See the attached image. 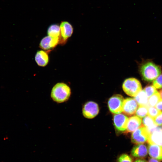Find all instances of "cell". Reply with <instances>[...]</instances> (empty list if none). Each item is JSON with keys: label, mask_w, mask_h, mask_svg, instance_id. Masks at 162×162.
Instances as JSON below:
<instances>
[{"label": "cell", "mask_w": 162, "mask_h": 162, "mask_svg": "<svg viewBox=\"0 0 162 162\" xmlns=\"http://www.w3.org/2000/svg\"><path fill=\"white\" fill-rule=\"evenodd\" d=\"M124 100L123 97L119 94H114L110 98L108 103L110 112L116 114L122 112Z\"/></svg>", "instance_id": "277c9868"}, {"label": "cell", "mask_w": 162, "mask_h": 162, "mask_svg": "<svg viewBox=\"0 0 162 162\" xmlns=\"http://www.w3.org/2000/svg\"><path fill=\"white\" fill-rule=\"evenodd\" d=\"M162 129L158 127L157 129L151 133L147 140L149 144H154L162 146Z\"/></svg>", "instance_id": "8fae6325"}, {"label": "cell", "mask_w": 162, "mask_h": 162, "mask_svg": "<svg viewBox=\"0 0 162 162\" xmlns=\"http://www.w3.org/2000/svg\"><path fill=\"white\" fill-rule=\"evenodd\" d=\"M138 104L134 98H126L124 100L123 112L128 116L134 115L138 108Z\"/></svg>", "instance_id": "ba28073f"}, {"label": "cell", "mask_w": 162, "mask_h": 162, "mask_svg": "<svg viewBox=\"0 0 162 162\" xmlns=\"http://www.w3.org/2000/svg\"><path fill=\"white\" fill-rule=\"evenodd\" d=\"M148 153V150L146 146L143 144H137L134 146L131 152L132 156L138 158L145 157Z\"/></svg>", "instance_id": "7c38bea8"}, {"label": "cell", "mask_w": 162, "mask_h": 162, "mask_svg": "<svg viewBox=\"0 0 162 162\" xmlns=\"http://www.w3.org/2000/svg\"><path fill=\"white\" fill-rule=\"evenodd\" d=\"M161 111L158 110L154 106H149L148 108V115L154 119Z\"/></svg>", "instance_id": "7402d4cb"}, {"label": "cell", "mask_w": 162, "mask_h": 162, "mask_svg": "<svg viewBox=\"0 0 162 162\" xmlns=\"http://www.w3.org/2000/svg\"><path fill=\"white\" fill-rule=\"evenodd\" d=\"M159 93L160 95V98L162 99V90H160L159 92Z\"/></svg>", "instance_id": "f1b7e54d"}, {"label": "cell", "mask_w": 162, "mask_h": 162, "mask_svg": "<svg viewBox=\"0 0 162 162\" xmlns=\"http://www.w3.org/2000/svg\"><path fill=\"white\" fill-rule=\"evenodd\" d=\"M153 86L157 89L162 87V74L159 75L153 81Z\"/></svg>", "instance_id": "603a6c76"}, {"label": "cell", "mask_w": 162, "mask_h": 162, "mask_svg": "<svg viewBox=\"0 0 162 162\" xmlns=\"http://www.w3.org/2000/svg\"><path fill=\"white\" fill-rule=\"evenodd\" d=\"M71 94L70 87L65 83L59 82L52 88L51 97L55 101L61 103L67 101Z\"/></svg>", "instance_id": "7a4b0ae2"}, {"label": "cell", "mask_w": 162, "mask_h": 162, "mask_svg": "<svg viewBox=\"0 0 162 162\" xmlns=\"http://www.w3.org/2000/svg\"><path fill=\"white\" fill-rule=\"evenodd\" d=\"M148 152L152 158L158 160H162V146L154 144H149Z\"/></svg>", "instance_id": "4fadbf2b"}, {"label": "cell", "mask_w": 162, "mask_h": 162, "mask_svg": "<svg viewBox=\"0 0 162 162\" xmlns=\"http://www.w3.org/2000/svg\"><path fill=\"white\" fill-rule=\"evenodd\" d=\"M35 60L37 64L41 67H45L49 62V58L46 52L41 50L36 52Z\"/></svg>", "instance_id": "9a60e30c"}, {"label": "cell", "mask_w": 162, "mask_h": 162, "mask_svg": "<svg viewBox=\"0 0 162 162\" xmlns=\"http://www.w3.org/2000/svg\"><path fill=\"white\" fill-rule=\"evenodd\" d=\"M118 162H132V160L131 157L127 154H123L118 158Z\"/></svg>", "instance_id": "cb8c5ba5"}, {"label": "cell", "mask_w": 162, "mask_h": 162, "mask_svg": "<svg viewBox=\"0 0 162 162\" xmlns=\"http://www.w3.org/2000/svg\"></svg>", "instance_id": "4dcf8cb0"}, {"label": "cell", "mask_w": 162, "mask_h": 162, "mask_svg": "<svg viewBox=\"0 0 162 162\" xmlns=\"http://www.w3.org/2000/svg\"><path fill=\"white\" fill-rule=\"evenodd\" d=\"M129 118L124 115L119 113L114 116V125L116 129L119 131L127 130Z\"/></svg>", "instance_id": "9c48e42d"}, {"label": "cell", "mask_w": 162, "mask_h": 162, "mask_svg": "<svg viewBox=\"0 0 162 162\" xmlns=\"http://www.w3.org/2000/svg\"><path fill=\"white\" fill-rule=\"evenodd\" d=\"M134 162H146V161L144 159H139L136 160Z\"/></svg>", "instance_id": "83f0119b"}, {"label": "cell", "mask_w": 162, "mask_h": 162, "mask_svg": "<svg viewBox=\"0 0 162 162\" xmlns=\"http://www.w3.org/2000/svg\"><path fill=\"white\" fill-rule=\"evenodd\" d=\"M148 98L143 89L140 91L134 97V98L139 106H145L148 108L149 106Z\"/></svg>", "instance_id": "2e32d148"}, {"label": "cell", "mask_w": 162, "mask_h": 162, "mask_svg": "<svg viewBox=\"0 0 162 162\" xmlns=\"http://www.w3.org/2000/svg\"><path fill=\"white\" fill-rule=\"evenodd\" d=\"M59 38H52L46 36L42 39L40 43V47L42 49L47 50L55 47L59 43Z\"/></svg>", "instance_id": "30bf717a"}, {"label": "cell", "mask_w": 162, "mask_h": 162, "mask_svg": "<svg viewBox=\"0 0 162 162\" xmlns=\"http://www.w3.org/2000/svg\"><path fill=\"white\" fill-rule=\"evenodd\" d=\"M155 107L158 110L162 111V99H160L155 105Z\"/></svg>", "instance_id": "484cf974"}, {"label": "cell", "mask_w": 162, "mask_h": 162, "mask_svg": "<svg viewBox=\"0 0 162 162\" xmlns=\"http://www.w3.org/2000/svg\"><path fill=\"white\" fill-rule=\"evenodd\" d=\"M148 162H159V160L155 159H154L152 158H150Z\"/></svg>", "instance_id": "4316f807"}, {"label": "cell", "mask_w": 162, "mask_h": 162, "mask_svg": "<svg viewBox=\"0 0 162 162\" xmlns=\"http://www.w3.org/2000/svg\"><path fill=\"white\" fill-rule=\"evenodd\" d=\"M47 33L48 36L52 37L60 38L61 32L60 26L57 24L51 25L48 28Z\"/></svg>", "instance_id": "ac0fdd59"}, {"label": "cell", "mask_w": 162, "mask_h": 162, "mask_svg": "<svg viewBox=\"0 0 162 162\" xmlns=\"http://www.w3.org/2000/svg\"><path fill=\"white\" fill-rule=\"evenodd\" d=\"M143 125L146 127L150 134L156 130L158 128L154 119L149 116L144 117L142 120Z\"/></svg>", "instance_id": "e0dca14e"}, {"label": "cell", "mask_w": 162, "mask_h": 162, "mask_svg": "<svg viewBox=\"0 0 162 162\" xmlns=\"http://www.w3.org/2000/svg\"><path fill=\"white\" fill-rule=\"evenodd\" d=\"M150 134L147 128L142 125L132 133L131 141L136 144H143L147 141Z\"/></svg>", "instance_id": "5b68a950"}, {"label": "cell", "mask_w": 162, "mask_h": 162, "mask_svg": "<svg viewBox=\"0 0 162 162\" xmlns=\"http://www.w3.org/2000/svg\"><path fill=\"white\" fill-rule=\"evenodd\" d=\"M122 89L128 95L135 97L142 90V86L140 82L134 78L126 79L122 86Z\"/></svg>", "instance_id": "3957f363"}, {"label": "cell", "mask_w": 162, "mask_h": 162, "mask_svg": "<svg viewBox=\"0 0 162 162\" xmlns=\"http://www.w3.org/2000/svg\"><path fill=\"white\" fill-rule=\"evenodd\" d=\"M61 37L59 42L64 43L72 35L73 28L72 25L67 21H63L60 26Z\"/></svg>", "instance_id": "52a82bcc"}, {"label": "cell", "mask_w": 162, "mask_h": 162, "mask_svg": "<svg viewBox=\"0 0 162 162\" xmlns=\"http://www.w3.org/2000/svg\"><path fill=\"white\" fill-rule=\"evenodd\" d=\"M144 90L148 98L158 92L156 88L153 86L151 85L146 86Z\"/></svg>", "instance_id": "44dd1931"}, {"label": "cell", "mask_w": 162, "mask_h": 162, "mask_svg": "<svg viewBox=\"0 0 162 162\" xmlns=\"http://www.w3.org/2000/svg\"><path fill=\"white\" fill-rule=\"evenodd\" d=\"M99 108L98 104L93 101H90L86 103L82 109L83 116L88 118H92L98 113Z\"/></svg>", "instance_id": "8992f818"}, {"label": "cell", "mask_w": 162, "mask_h": 162, "mask_svg": "<svg viewBox=\"0 0 162 162\" xmlns=\"http://www.w3.org/2000/svg\"><path fill=\"white\" fill-rule=\"evenodd\" d=\"M159 92L156 93L148 99V104L149 106H154L160 99Z\"/></svg>", "instance_id": "ffe728a7"}, {"label": "cell", "mask_w": 162, "mask_h": 162, "mask_svg": "<svg viewBox=\"0 0 162 162\" xmlns=\"http://www.w3.org/2000/svg\"><path fill=\"white\" fill-rule=\"evenodd\" d=\"M148 114V108L145 106H139L137 108L136 114L140 118L144 117Z\"/></svg>", "instance_id": "d6986e66"}, {"label": "cell", "mask_w": 162, "mask_h": 162, "mask_svg": "<svg viewBox=\"0 0 162 162\" xmlns=\"http://www.w3.org/2000/svg\"><path fill=\"white\" fill-rule=\"evenodd\" d=\"M142 120L137 116H134L129 118L127 131L133 132L142 126Z\"/></svg>", "instance_id": "5bb4252c"}, {"label": "cell", "mask_w": 162, "mask_h": 162, "mask_svg": "<svg viewBox=\"0 0 162 162\" xmlns=\"http://www.w3.org/2000/svg\"></svg>", "instance_id": "f546056e"}, {"label": "cell", "mask_w": 162, "mask_h": 162, "mask_svg": "<svg viewBox=\"0 0 162 162\" xmlns=\"http://www.w3.org/2000/svg\"><path fill=\"white\" fill-rule=\"evenodd\" d=\"M140 72L142 79L147 82L153 81L161 73V67L154 62L148 61L141 65Z\"/></svg>", "instance_id": "6da1fadb"}, {"label": "cell", "mask_w": 162, "mask_h": 162, "mask_svg": "<svg viewBox=\"0 0 162 162\" xmlns=\"http://www.w3.org/2000/svg\"><path fill=\"white\" fill-rule=\"evenodd\" d=\"M154 119L155 123L157 125H161L162 124V112L161 111Z\"/></svg>", "instance_id": "d4e9b609"}]
</instances>
